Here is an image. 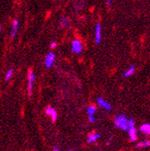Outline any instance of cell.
<instances>
[{
    "instance_id": "cell-1",
    "label": "cell",
    "mask_w": 150,
    "mask_h": 151,
    "mask_svg": "<svg viewBox=\"0 0 150 151\" xmlns=\"http://www.w3.org/2000/svg\"><path fill=\"white\" fill-rule=\"evenodd\" d=\"M128 120L125 115L119 114L114 118V125L122 130H128Z\"/></svg>"
},
{
    "instance_id": "cell-2",
    "label": "cell",
    "mask_w": 150,
    "mask_h": 151,
    "mask_svg": "<svg viewBox=\"0 0 150 151\" xmlns=\"http://www.w3.org/2000/svg\"><path fill=\"white\" fill-rule=\"evenodd\" d=\"M83 50V44L82 42L76 39L74 40L71 43V51L75 54H80Z\"/></svg>"
},
{
    "instance_id": "cell-3",
    "label": "cell",
    "mask_w": 150,
    "mask_h": 151,
    "mask_svg": "<svg viewBox=\"0 0 150 151\" xmlns=\"http://www.w3.org/2000/svg\"><path fill=\"white\" fill-rule=\"evenodd\" d=\"M35 75L33 73L32 70H29V73H28V94L29 96H32V88H33V84H34V81H35Z\"/></svg>"
},
{
    "instance_id": "cell-4",
    "label": "cell",
    "mask_w": 150,
    "mask_h": 151,
    "mask_svg": "<svg viewBox=\"0 0 150 151\" xmlns=\"http://www.w3.org/2000/svg\"><path fill=\"white\" fill-rule=\"evenodd\" d=\"M102 41V25L97 23L95 28V42L96 44H99Z\"/></svg>"
},
{
    "instance_id": "cell-5",
    "label": "cell",
    "mask_w": 150,
    "mask_h": 151,
    "mask_svg": "<svg viewBox=\"0 0 150 151\" xmlns=\"http://www.w3.org/2000/svg\"><path fill=\"white\" fill-rule=\"evenodd\" d=\"M45 112H46V114H47V115H49V116L50 117V119H51V121H52L53 122H55L56 121H57L58 113H57V111H56V110H55L53 107L49 106V107L46 109Z\"/></svg>"
},
{
    "instance_id": "cell-6",
    "label": "cell",
    "mask_w": 150,
    "mask_h": 151,
    "mask_svg": "<svg viewBox=\"0 0 150 151\" xmlns=\"http://www.w3.org/2000/svg\"><path fill=\"white\" fill-rule=\"evenodd\" d=\"M128 136H129L130 141H132V142L136 141L138 139V130L135 128V126L128 128Z\"/></svg>"
},
{
    "instance_id": "cell-7",
    "label": "cell",
    "mask_w": 150,
    "mask_h": 151,
    "mask_svg": "<svg viewBox=\"0 0 150 151\" xmlns=\"http://www.w3.org/2000/svg\"><path fill=\"white\" fill-rule=\"evenodd\" d=\"M55 54L53 52H50L47 54L46 58H45V66L47 68H50L52 67V65L54 64L55 62Z\"/></svg>"
},
{
    "instance_id": "cell-8",
    "label": "cell",
    "mask_w": 150,
    "mask_h": 151,
    "mask_svg": "<svg viewBox=\"0 0 150 151\" xmlns=\"http://www.w3.org/2000/svg\"><path fill=\"white\" fill-rule=\"evenodd\" d=\"M97 104H98V105H99L101 108H103V109H104V110H107V111L111 110V104H109L106 100H104V99L102 98V97H99V98L97 99Z\"/></svg>"
},
{
    "instance_id": "cell-9",
    "label": "cell",
    "mask_w": 150,
    "mask_h": 151,
    "mask_svg": "<svg viewBox=\"0 0 150 151\" xmlns=\"http://www.w3.org/2000/svg\"><path fill=\"white\" fill-rule=\"evenodd\" d=\"M18 29H19V21L17 19H14L13 21V25H12V29H11V32H10V36L12 38L15 37L17 32H18Z\"/></svg>"
},
{
    "instance_id": "cell-10",
    "label": "cell",
    "mask_w": 150,
    "mask_h": 151,
    "mask_svg": "<svg viewBox=\"0 0 150 151\" xmlns=\"http://www.w3.org/2000/svg\"><path fill=\"white\" fill-rule=\"evenodd\" d=\"M101 135L99 133H96V132H91V133L88 135V139H87V142L88 143H93L96 142L99 139H100Z\"/></svg>"
},
{
    "instance_id": "cell-11",
    "label": "cell",
    "mask_w": 150,
    "mask_h": 151,
    "mask_svg": "<svg viewBox=\"0 0 150 151\" xmlns=\"http://www.w3.org/2000/svg\"><path fill=\"white\" fill-rule=\"evenodd\" d=\"M141 133L144 134L145 136H148L150 134V125L148 123H145V124H142L139 128Z\"/></svg>"
},
{
    "instance_id": "cell-12",
    "label": "cell",
    "mask_w": 150,
    "mask_h": 151,
    "mask_svg": "<svg viewBox=\"0 0 150 151\" xmlns=\"http://www.w3.org/2000/svg\"><path fill=\"white\" fill-rule=\"evenodd\" d=\"M135 66H130L123 74H122V77L123 78H128V77H130V76H132L134 73H135Z\"/></svg>"
},
{
    "instance_id": "cell-13",
    "label": "cell",
    "mask_w": 150,
    "mask_h": 151,
    "mask_svg": "<svg viewBox=\"0 0 150 151\" xmlns=\"http://www.w3.org/2000/svg\"><path fill=\"white\" fill-rule=\"evenodd\" d=\"M60 26L62 28H66L70 24V20H69V18H67V16H62L61 19H60Z\"/></svg>"
},
{
    "instance_id": "cell-14",
    "label": "cell",
    "mask_w": 150,
    "mask_h": 151,
    "mask_svg": "<svg viewBox=\"0 0 150 151\" xmlns=\"http://www.w3.org/2000/svg\"><path fill=\"white\" fill-rule=\"evenodd\" d=\"M95 111H96V108L95 105H90L87 107V113H88L89 116H93Z\"/></svg>"
},
{
    "instance_id": "cell-15",
    "label": "cell",
    "mask_w": 150,
    "mask_h": 151,
    "mask_svg": "<svg viewBox=\"0 0 150 151\" xmlns=\"http://www.w3.org/2000/svg\"><path fill=\"white\" fill-rule=\"evenodd\" d=\"M149 145H150V141L148 139H145V140H142L139 143H138L137 147H148Z\"/></svg>"
},
{
    "instance_id": "cell-16",
    "label": "cell",
    "mask_w": 150,
    "mask_h": 151,
    "mask_svg": "<svg viewBox=\"0 0 150 151\" xmlns=\"http://www.w3.org/2000/svg\"><path fill=\"white\" fill-rule=\"evenodd\" d=\"M13 72H14L13 68H10V69L7 70V72H6V81H9V80L11 79L12 76H13Z\"/></svg>"
},
{
    "instance_id": "cell-17",
    "label": "cell",
    "mask_w": 150,
    "mask_h": 151,
    "mask_svg": "<svg viewBox=\"0 0 150 151\" xmlns=\"http://www.w3.org/2000/svg\"><path fill=\"white\" fill-rule=\"evenodd\" d=\"M112 2H113V0H107V1H106V6L109 8V7L111 6Z\"/></svg>"
},
{
    "instance_id": "cell-18",
    "label": "cell",
    "mask_w": 150,
    "mask_h": 151,
    "mask_svg": "<svg viewBox=\"0 0 150 151\" xmlns=\"http://www.w3.org/2000/svg\"><path fill=\"white\" fill-rule=\"evenodd\" d=\"M88 120H89V122H95V116H89Z\"/></svg>"
},
{
    "instance_id": "cell-19",
    "label": "cell",
    "mask_w": 150,
    "mask_h": 151,
    "mask_svg": "<svg viewBox=\"0 0 150 151\" xmlns=\"http://www.w3.org/2000/svg\"><path fill=\"white\" fill-rule=\"evenodd\" d=\"M56 47H57V42H53L50 43V48H51V49H55Z\"/></svg>"
},
{
    "instance_id": "cell-20",
    "label": "cell",
    "mask_w": 150,
    "mask_h": 151,
    "mask_svg": "<svg viewBox=\"0 0 150 151\" xmlns=\"http://www.w3.org/2000/svg\"><path fill=\"white\" fill-rule=\"evenodd\" d=\"M53 151H60V150L58 147H54V148H53Z\"/></svg>"
},
{
    "instance_id": "cell-21",
    "label": "cell",
    "mask_w": 150,
    "mask_h": 151,
    "mask_svg": "<svg viewBox=\"0 0 150 151\" xmlns=\"http://www.w3.org/2000/svg\"><path fill=\"white\" fill-rule=\"evenodd\" d=\"M1 30H2V26H1V24H0V32H1Z\"/></svg>"
},
{
    "instance_id": "cell-22",
    "label": "cell",
    "mask_w": 150,
    "mask_h": 151,
    "mask_svg": "<svg viewBox=\"0 0 150 151\" xmlns=\"http://www.w3.org/2000/svg\"><path fill=\"white\" fill-rule=\"evenodd\" d=\"M68 151H71V150H68Z\"/></svg>"
}]
</instances>
